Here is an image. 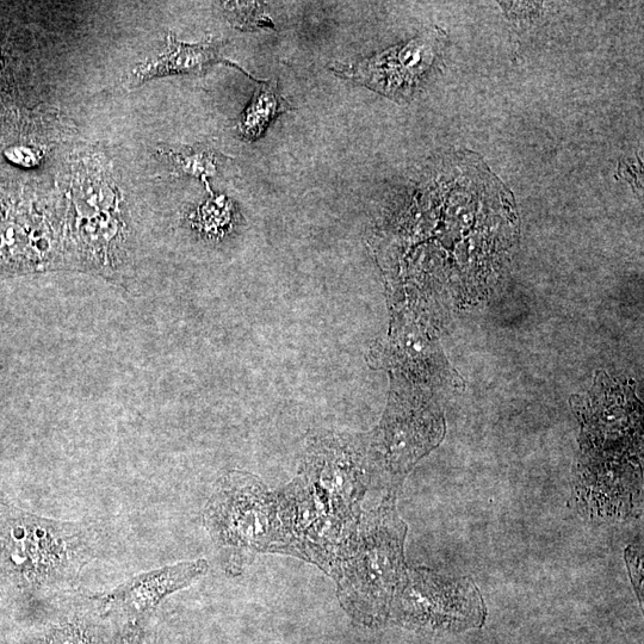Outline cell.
<instances>
[{"label":"cell","mask_w":644,"mask_h":644,"mask_svg":"<svg viewBox=\"0 0 644 644\" xmlns=\"http://www.w3.org/2000/svg\"><path fill=\"white\" fill-rule=\"evenodd\" d=\"M407 525L395 498L359 519L356 534L332 574L344 610L367 627L388 624L390 604L406 571Z\"/></svg>","instance_id":"obj_1"},{"label":"cell","mask_w":644,"mask_h":644,"mask_svg":"<svg viewBox=\"0 0 644 644\" xmlns=\"http://www.w3.org/2000/svg\"><path fill=\"white\" fill-rule=\"evenodd\" d=\"M92 553L91 537L82 526L20 513L4 536L8 567L34 587L72 585Z\"/></svg>","instance_id":"obj_2"},{"label":"cell","mask_w":644,"mask_h":644,"mask_svg":"<svg viewBox=\"0 0 644 644\" xmlns=\"http://www.w3.org/2000/svg\"><path fill=\"white\" fill-rule=\"evenodd\" d=\"M210 536L221 548L287 554L277 495L257 476L233 472L222 479L204 510Z\"/></svg>","instance_id":"obj_3"},{"label":"cell","mask_w":644,"mask_h":644,"mask_svg":"<svg viewBox=\"0 0 644 644\" xmlns=\"http://www.w3.org/2000/svg\"><path fill=\"white\" fill-rule=\"evenodd\" d=\"M487 610L468 579H447L425 568H406L390 604L388 624L431 633L480 629Z\"/></svg>","instance_id":"obj_4"},{"label":"cell","mask_w":644,"mask_h":644,"mask_svg":"<svg viewBox=\"0 0 644 644\" xmlns=\"http://www.w3.org/2000/svg\"><path fill=\"white\" fill-rule=\"evenodd\" d=\"M276 495L278 517L288 540L287 554L314 563L332 577L359 520L345 517L321 489L303 478Z\"/></svg>","instance_id":"obj_5"},{"label":"cell","mask_w":644,"mask_h":644,"mask_svg":"<svg viewBox=\"0 0 644 644\" xmlns=\"http://www.w3.org/2000/svg\"><path fill=\"white\" fill-rule=\"evenodd\" d=\"M447 34L438 27L390 47L357 64L328 67L339 78L379 92L395 102H410L442 63Z\"/></svg>","instance_id":"obj_6"},{"label":"cell","mask_w":644,"mask_h":644,"mask_svg":"<svg viewBox=\"0 0 644 644\" xmlns=\"http://www.w3.org/2000/svg\"><path fill=\"white\" fill-rule=\"evenodd\" d=\"M301 478L321 489L345 517L361 519L367 491V457L348 438L327 437L309 448Z\"/></svg>","instance_id":"obj_7"},{"label":"cell","mask_w":644,"mask_h":644,"mask_svg":"<svg viewBox=\"0 0 644 644\" xmlns=\"http://www.w3.org/2000/svg\"><path fill=\"white\" fill-rule=\"evenodd\" d=\"M224 48L225 42L215 40L213 37H208L202 42L187 43L178 40L175 34L169 33L156 52L148 55L130 70L127 77L123 79V84L127 89H135L153 79L176 76V74L201 76L210 67L218 64L238 68L247 77L255 80L243 68L225 58Z\"/></svg>","instance_id":"obj_8"},{"label":"cell","mask_w":644,"mask_h":644,"mask_svg":"<svg viewBox=\"0 0 644 644\" xmlns=\"http://www.w3.org/2000/svg\"><path fill=\"white\" fill-rule=\"evenodd\" d=\"M207 571V561L197 560L136 575L109 593L104 603L111 611L138 618L156 609L169 594L193 585Z\"/></svg>","instance_id":"obj_9"},{"label":"cell","mask_w":644,"mask_h":644,"mask_svg":"<svg viewBox=\"0 0 644 644\" xmlns=\"http://www.w3.org/2000/svg\"><path fill=\"white\" fill-rule=\"evenodd\" d=\"M158 156L169 165L173 175L198 179L206 185L209 194V179L219 175L228 157L216 148L207 144L194 146L164 145L159 146Z\"/></svg>","instance_id":"obj_10"},{"label":"cell","mask_w":644,"mask_h":644,"mask_svg":"<svg viewBox=\"0 0 644 644\" xmlns=\"http://www.w3.org/2000/svg\"><path fill=\"white\" fill-rule=\"evenodd\" d=\"M253 82L256 83L255 94L237 123L240 138L247 142L258 140L278 115L291 110V105L278 89L277 80L255 79Z\"/></svg>","instance_id":"obj_11"},{"label":"cell","mask_w":644,"mask_h":644,"mask_svg":"<svg viewBox=\"0 0 644 644\" xmlns=\"http://www.w3.org/2000/svg\"><path fill=\"white\" fill-rule=\"evenodd\" d=\"M232 215V204L224 195L210 194L209 200L196 209L193 219L202 231L216 234L224 231Z\"/></svg>","instance_id":"obj_12"},{"label":"cell","mask_w":644,"mask_h":644,"mask_svg":"<svg viewBox=\"0 0 644 644\" xmlns=\"http://www.w3.org/2000/svg\"><path fill=\"white\" fill-rule=\"evenodd\" d=\"M228 21L240 30L274 28V23L264 14V6L259 3H224Z\"/></svg>","instance_id":"obj_13"},{"label":"cell","mask_w":644,"mask_h":644,"mask_svg":"<svg viewBox=\"0 0 644 644\" xmlns=\"http://www.w3.org/2000/svg\"><path fill=\"white\" fill-rule=\"evenodd\" d=\"M94 639L95 635L82 623L67 622L49 630L45 644H98Z\"/></svg>","instance_id":"obj_14"},{"label":"cell","mask_w":644,"mask_h":644,"mask_svg":"<svg viewBox=\"0 0 644 644\" xmlns=\"http://www.w3.org/2000/svg\"><path fill=\"white\" fill-rule=\"evenodd\" d=\"M5 157L8 158L11 163L16 165L30 167L34 166L39 160L35 151L30 147L15 146L10 147L8 151L5 152Z\"/></svg>","instance_id":"obj_15"}]
</instances>
